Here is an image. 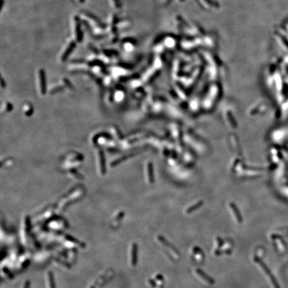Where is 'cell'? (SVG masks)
Segmentation results:
<instances>
[{
    "label": "cell",
    "instance_id": "obj_3",
    "mask_svg": "<svg viewBox=\"0 0 288 288\" xmlns=\"http://www.w3.org/2000/svg\"><path fill=\"white\" fill-rule=\"evenodd\" d=\"M83 15L86 17L87 19V21L90 22L91 25H94L95 26H97V28H99V29H102L103 27V24L102 23L100 20L97 18L95 15H93L91 13H89V12L87 11H84L83 12Z\"/></svg>",
    "mask_w": 288,
    "mask_h": 288
},
{
    "label": "cell",
    "instance_id": "obj_2",
    "mask_svg": "<svg viewBox=\"0 0 288 288\" xmlns=\"http://www.w3.org/2000/svg\"><path fill=\"white\" fill-rule=\"evenodd\" d=\"M76 47V42L75 41H71L69 43L67 46L66 47L64 51H63L62 55L60 57L61 60L62 62H66V61L69 58V57L71 55L72 52L74 51L75 48Z\"/></svg>",
    "mask_w": 288,
    "mask_h": 288
},
{
    "label": "cell",
    "instance_id": "obj_5",
    "mask_svg": "<svg viewBox=\"0 0 288 288\" xmlns=\"http://www.w3.org/2000/svg\"><path fill=\"white\" fill-rule=\"evenodd\" d=\"M196 272L199 275V276H200L202 279H204V280L206 283H209V284H210V285L214 284V283H215L214 279H213L212 278L209 276V275H208V274H205L204 271L203 270H201V269H199V268L196 269Z\"/></svg>",
    "mask_w": 288,
    "mask_h": 288
},
{
    "label": "cell",
    "instance_id": "obj_1",
    "mask_svg": "<svg viewBox=\"0 0 288 288\" xmlns=\"http://www.w3.org/2000/svg\"><path fill=\"white\" fill-rule=\"evenodd\" d=\"M82 23L80 18L78 15L74 18V31L75 42L80 43L83 41V33L82 30Z\"/></svg>",
    "mask_w": 288,
    "mask_h": 288
},
{
    "label": "cell",
    "instance_id": "obj_4",
    "mask_svg": "<svg viewBox=\"0 0 288 288\" xmlns=\"http://www.w3.org/2000/svg\"><path fill=\"white\" fill-rule=\"evenodd\" d=\"M158 240H159V241L162 243V244H163L165 247H167V248L170 250V251H172V252L174 254V255H176V256H179L180 255V253H179V251H178V250L175 247H174L171 243L169 242L167 240H166L165 238H164L163 236H158Z\"/></svg>",
    "mask_w": 288,
    "mask_h": 288
},
{
    "label": "cell",
    "instance_id": "obj_9",
    "mask_svg": "<svg viewBox=\"0 0 288 288\" xmlns=\"http://www.w3.org/2000/svg\"><path fill=\"white\" fill-rule=\"evenodd\" d=\"M77 1H78V2L81 3H83L85 2V1H86V0H77Z\"/></svg>",
    "mask_w": 288,
    "mask_h": 288
},
{
    "label": "cell",
    "instance_id": "obj_6",
    "mask_svg": "<svg viewBox=\"0 0 288 288\" xmlns=\"http://www.w3.org/2000/svg\"><path fill=\"white\" fill-rule=\"evenodd\" d=\"M112 2L113 4V6H115L116 8L117 9H120L121 6V3L120 2V0H112Z\"/></svg>",
    "mask_w": 288,
    "mask_h": 288
},
{
    "label": "cell",
    "instance_id": "obj_8",
    "mask_svg": "<svg viewBox=\"0 0 288 288\" xmlns=\"http://www.w3.org/2000/svg\"><path fill=\"white\" fill-rule=\"evenodd\" d=\"M4 0H1V10H2L3 9V5H4Z\"/></svg>",
    "mask_w": 288,
    "mask_h": 288
},
{
    "label": "cell",
    "instance_id": "obj_7",
    "mask_svg": "<svg viewBox=\"0 0 288 288\" xmlns=\"http://www.w3.org/2000/svg\"><path fill=\"white\" fill-rule=\"evenodd\" d=\"M217 241L218 243V246H221L222 245V243H224V241H223V240H221V239L220 237H217Z\"/></svg>",
    "mask_w": 288,
    "mask_h": 288
}]
</instances>
